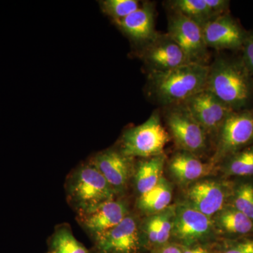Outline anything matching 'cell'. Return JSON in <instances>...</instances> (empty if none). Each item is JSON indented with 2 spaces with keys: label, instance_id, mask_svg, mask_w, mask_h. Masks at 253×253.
Listing matches in <instances>:
<instances>
[{
  "label": "cell",
  "instance_id": "21",
  "mask_svg": "<svg viewBox=\"0 0 253 253\" xmlns=\"http://www.w3.org/2000/svg\"><path fill=\"white\" fill-rule=\"evenodd\" d=\"M213 217L214 228L224 232L246 234L253 230V221L233 206L223 208Z\"/></svg>",
  "mask_w": 253,
  "mask_h": 253
},
{
  "label": "cell",
  "instance_id": "13",
  "mask_svg": "<svg viewBox=\"0 0 253 253\" xmlns=\"http://www.w3.org/2000/svg\"><path fill=\"white\" fill-rule=\"evenodd\" d=\"M137 223L131 216L113 229L98 236V246L104 253H135L139 249Z\"/></svg>",
  "mask_w": 253,
  "mask_h": 253
},
{
  "label": "cell",
  "instance_id": "8",
  "mask_svg": "<svg viewBox=\"0 0 253 253\" xmlns=\"http://www.w3.org/2000/svg\"><path fill=\"white\" fill-rule=\"evenodd\" d=\"M212 219L186 203L175 206L172 237L185 246L207 239L214 231Z\"/></svg>",
  "mask_w": 253,
  "mask_h": 253
},
{
  "label": "cell",
  "instance_id": "30",
  "mask_svg": "<svg viewBox=\"0 0 253 253\" xmlns=\"http://www.w3.org/2000/svg\"><path fill=\"white\" fill-rule=\"evenodd\" d=\"M155 253H183L180 246L175 244H167L158 248Z\"/></svg>",
  "mask_w": 253,
  "mask_h": 253
},
{
  "label": "cell",
  "instance_id": "23",
  "mask_svg": "<svg viewBox=\"0 0 253 253\" xmlns=\"http://www.w3.org/2000/svg\"><path fill=\"white\" fill-rule=\"evenodd\" d=\"M226 172L231 175L250 176L253 174V145L228 157Z\"/></svg>",
  "mask_w": 253,
  "mask_h": 253
},
{
  "label": "cell",
  "instance_id": "19",
  "mask_svg": "<svg viewBox=\"0 0 253 253\" xmlns=\"http://www.w3.org/2000/svg\"><path fill=\"white\" fill-rule=\"evenodd\" d=\"M165 154L146 158L136 168L134 182L136 191L142 195L157 185L163 178V168L166 163Z\"/></svg>",
  "mask_w": 253,
  "mask_h": 253
},
{
  "label": "cell",
  "instance_id": "2",
  "mask_svg": "<svg viewBox=\"0 0 253 253\" xmlns=\"http://www.w3.org/2000/svg\"><path fill=\"white\" fill-rule=\"evenodd\" d=\"M209 71L208 65L189 63L164 72H151L150 91L166 107L181 104L206 89Z\"/></svg>",
  "mask_w": 253,
  "mask_h": 253
},
{
  "label": "cell",
  "instance_id": "5",
  "mask_svg": "<svg viewBox=\"0 0 253 253\" xmlns=\"http://www.w3.org/2000/svg\"><path fill=\"white\" fill-rule=\"evenodd\" d=\"M166 120L172 137L181 151L195 156L204 152L207 146V133L184 104L166 107Z\"/></svg>",
  "mask_w": 253,
  "mask_h": 253
},
{
  "label": "cell",
  "instance_id": "27",
  "mask_svg": "<svg viewBox=\"0 0 253 253\" xmlns=\"http://www.w3.org/2000/svg\"><path fill=\"white\" fill-rule=\"evenodd\" d=\"M241 59L253 76V31H249L243 46Z\"/></svg>",
  "mask_w": 253,
  "mask_h": 253
},
{
  "label": "cell",
  "instance_id": "31",
  "mask_svg": "<svg viewBox=\"0 0 253 253\" xmlns=\"http://www.w3.org/2000/svg\"><path fill=\"white\" fill-rule=\"evenodd\" d=\"M183 253H208L206 249L202 247L188 248L181 247Z\"/></svg>",
  "mask_w": 253,
  "mask_h": 253
},
{
  "label": "cell",
  "instance_id": "10",
  "mask_svg": "<svg viewBox=\"0 0 253 253\" xmlns=\"http://www.w3.org/2000/svg\"><path fill=\"white\" fill-rule=\"evenodd\" d=\"M203 33L208 48L242 50L249 31L227 13L205 25Z\"/></svg>",
  "mask_w": 253,
  "mask_h": 253
},
{
  "label": "cell",
  "instance_id": "7",
  "mask_svg": "<svg viewBox=\"0 0 253 253\" xmlns=\"http://www.w3.org/2000/svg\"><path fill=\"white\" fill-rule=\"evenodd\" d=\"M167 34L184 51L190 63L206 64L208 48L203 28L178 13L173 12L168 21Z\"/></svg>",
  "mask_w": 253,
  "mask_h": 253
},
{
  "label": "cell",
  "instance_id": "3",
  "mask_svg": "<svg viewBox=\"0 0 253 253\" xmlns=\"http://www.w3.org/2000/svg\"><path fill=\"white\" fill-rule=\"evenodd\" d=\"M169 135L161 123L158 113H154L140 126L124 133L121 152L129 158H149L164 154Z\"/></svg>",
  "mask_w": 253,
  "mask_h": 253
},
{
  "label": "cell",
  "instance_id": "15",
  "mask_svg": "<svg viewBox=\"0 0 253 253\" xmlns=\"http://www.w3.org/2000/svg\"><path fill=\"white\" fill-rule=\"evenodd\" d=\"M94 166L113 189L125 187L131 172V158L121 151L108 150L95 158Z\"/></svg>",
  "mask_w": 253,
  "mask_h": 253
},
{
  "label": "cell",
  "instance_id": "1",
  "mask_svg": "<svg viewBox=\"0 0 253 253\" xmlns=\"http://www.w3.org/2000/svg\"><path fill=\"white\" fill-rule=\"evenodd\" d=\"M206 89L232 111L253 107V76L241 59H216L210 66Z\"/></svg>",
  "mask_w": 253,
  "mask_h": 253
},
{
  "label": "cell",
  "instance_id": "18",
  "mask_svg": "<svg viewBox=\"0 0 253 253\" xmlns=\"http://www.w3.org/2000/svg\"><path fill=\"white\" fill-rule=\"evenodd\" d=\"M175 206H169L166 210L149 215L145 220L143 231L149 244L159 248L168 244L172 237Z\"/></svg>",
  "mask_w": 253,
  "mask_h": 253
},
{
  "label": "cell",
  "instance_id": "4",
  "mask_svg": "<svg viewBox=\"0 0 253 253\" xmlns=\"http://www.w3.org/2000/svg\"><path fill=\"white\" fill-rule=\"evenodd\" d=\"M212 162L225 159L253 143V106L232 111L218 131Z\"/></svg>",
  "mask_w": 253,
  "mask_h": 253
},
{
  "label": "cell",
  "instance_id": "6",
  "mask_svg": "<svg viewBox=\"0 0 253 253\" xmlns=\"http://www.w3.org/2000/svg\"><path fill=\"white\" fill-rule=\"evenodd\" d=\"M69 191L83 210L111 201L115 194V190L94 166L80 168L73 176Z\"/></svg>",
  "mask_w": 253,
  "mask_h": 253
},
{
  "label": "cell",
  "instance_id": "14",
  "mask_svg": "<svg viewBox=\"0 0 253 253\" xmlns=\"http://www.w3.org/2000/svg\"><path fill=\"white\" fill-rule=\"evenodd\" d=\"M83 211L84 226L97 236L117 226L127 216L126 205L113 200Z\"/></svg>",
  "mask_w": 253,
  "mask_h": 253
},
{
  "label": "cell",
  "instance_id": "9",
  "mask_svg": "<svg viewBox=\"0 0 253 253\" xmlns=\"http://www.w3.org/2000/svg\"><path fill=\"white\" fill-rule=\"evenodd\" d=\"M182 104L207 134H217L226 118L234 111L206 88Z\"/></svg>",
  "mask_w": 253,
  "mask_h": 253
},
{
  "label": "cell",
  "instance_id": "26",
  "mask_svg": "<svg viewBox=\"0 0 253 253\" xmlns=\"http://www.w3.org/2000/svg\"><path fill=\"white\" fill-rule=\"evenodd\" d=\"M233 207L253 221V185L250 183L241 184L236 189Z\"/></svg>",
  "mask_w": 253,
  "mask_h": 253
},
{
  "label": "cell",
  "instance_id": "20",
  "mask_svg": "<svg viewBox=\"0 0 253 253\" xmlns=\"http://www.w3.org/2000/svg\"><path fill=\"white\" fill-rule=\"evenodd\" d=\"M172 198V185L163 177L157 185L139 196L137 206L142 212L152 215L169 207Z\"/></svg>",
  "mask_w": 253,
  "mask_h": 253
},
{
  "label": "cell",
  "instance_id": "17",
  "mask_svg": "<svg viewBox=\"0 0 253 253\" xmlns=\"http://www.w3.org/2000/svg\"><path fill=\"white\" fill-rule=\"evenodd\" d=\"M211 165L205 164L195 155L181 151L169 161V169L174 179L179 184L196 182L210 174Z\"/></svg>",
  "mask_w": 253,
  "mask_h": 253
},
{
  "label": "cell",
  "instance_id": "11",
  "mask_svg": "<svg viewBox=\"0 0 253 253\" xmlns=\"http://www.w3.org/2000/svg\"><path fill=\"white\" fill-rule=\"evenodd\" d=\"M143 58L150 73L164 72L190 63L184 51L168 34H158L147 43Z\"/></svg>",
  "mask_w": 253,
  "mask_h": 253
},
{
  "label": "cell",
  "instance_id": "16",
  "mask_svg": "<svg viewBox=\"0 0 253 253\" xmlns=\"http://www.w3.org/2000/svg\"><path fill=\"white\" fill-rule=\"evenodd\" d=\"M154 7L146 3L126 17L116 21L118 27L131 40L149 43L158 33L155 31Z\"/></svg>",
  "mask_w": 253,
  "mask_h": 253
},
{
  "label": "cell",
  "instance_id": "22",
  "mask_svg": "<svg viewBox=\"0 0 253 253\" xmlns=\"http://www.w3.org/2000/svg\"><path fill=\"white\" fill-rule=\"evenodd\" d=\"M169 4L174 12L189 18L202 28L214 19L205 0H173Z\"/></svg>",
  "mask_w": 253,
  "mask_h": 253
},
{
  "label": "cell",
  "instance_id": "12",
  "mask_svg": "<svg viewBox=\"0 0 253 253\" xmlns=\"http://www.w3.org/2000/svg\"><path fill=\"white\" fill-rule=\"evenodd\" d=\"M186 203L208 217L212 218L224 207L225 188L219 181L205 179L194 182L188 188Z\"/></svg>",
  "mask_w": 253,
  "mask_h": 253
},
{
  "label": "cell",
  "instance_id": "28",
  "mask_svg": "<svg viewBox=\"0 0 253 253\" xmlns=\"http://www.w3.org/2000/svg\"><path fill=\"white\" fill-rule=\"evenodd\" d=\"M212 13L213 18H216L227 14L230 1L227 0H205Z\"/></svg>",
  "mask_w": 253,
  "mask_h": 253
},
{
  "label": "cell",
  "instance_id": "24",
  "mask_svg": "<svg viewBox=\"0 0 253 253\" xmlns=\"http://www.w3.org/2000/svg\"><path fill=\"white\" fill-rule=\"evenodd\" d=\"M103 11L115 21H119L139 9L136 0H106L101 2Z\"/></svg>",
  "mask_w": 253,
  "mask_h": 253
},
{
  "label": "cell",
  "instance_id": "29",
  "mask_svg": "<svg viewBox=\"0 0 253 253\" xmlns=\"http://www.w3.org/2000/svg\"><path fill=\"white\" fill-rule=\"evenodd\" d=\"M223 253H253V241H246L226 250Z\"/></svg>",
  "mask_w": 253,
  "mask_h": 253
},
{
  "label": "cell",
  "instance_id": "25",
  "mask_svg": "<svg viewBox=\"0 0 253 253\" xmlns=\"http://www.w3.org/2000/svg\"><path fill=\"white\" fill-rule=\"evenodd\" d=\"M53 253H88L70 231L61 229L54 236L52 242Z\"/></svg>",
  "mask_w": 253,
  "mask_h": 253
}]
</instances>
